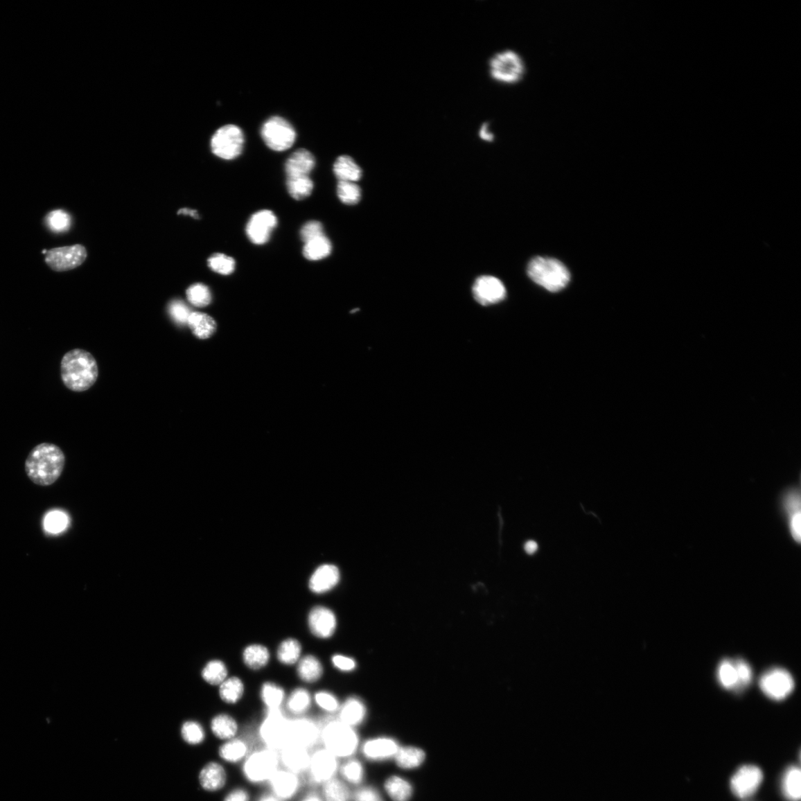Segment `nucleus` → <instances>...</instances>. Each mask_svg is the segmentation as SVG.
Listing matches in <instances>:
<instances>
[{"label": "nucleus", "instance_id": "nucleus-1", "mask_svg": "<svg viewBox=\"0 0 801 801\" xmlns=\"http://www.w3.org/2000/svg\"><path fill=\"white\" fill-rule=\"evenodd\" d=\"M65 465L66 457L61 448L54 444L42 443L30 451L25 471L37 486L48 487L59 479Z\"/></svg>", "mask_w": 801, "mask_h": 801}, {"label": "nucleus", "instance_id": "nucleus-2", "mask_svg": "<svg viewBox=\"0 0 801 801\" xmlns=\"http://www.w3.org/2000/svg\"><path fill=\"white\" fill-rule=\"evenodd\" d=\"M61 377L67 388L75 392H83L96 382L98 366L96 358L89 352L75 349L63 356L60 366Z\"/></svg>", "mask_w": 801, "mask_h": 801}, {"label": "nucleus", "instance_id": "nucleus-3", "mask_svg": "<svg viewBox=\"0 0 801 801\" xmlns=\"http://www.w3.org/2000/svg\"><path fill=\"white\" fill-rule=\"evenodd\" d=\"M324 749L335 757L349 759L356 752L360 739L353 727L340 721H333L323 727L320 733Z\"/></svg>", "mask_w": 801, "mask_h": 801}, {"label": "nucleus", "instance_id": "nucleus-4", "mask_svg": "<svg viewBox=\"0 0 801 801\" xmlns=\"http://www.w3.org/2000/svg\"><path fill=\"white\" fill-rule=\"evenodd\" d=\"M529 276L538 285L552 292L563 290L570 281V272L554 258L536 257L528 267Z\"/></svg>", "mask_w": 801, "mask_h": 801}, {"label": "nucleus", "instance_id": "nucleus-5", "mask_svg": "<svg viewBox=\"0 0 801 801\" xmlns=\"http://www.w3.org/2000/svg\"><path fill=\"white\" fill-rule=\"evenodd\" d=\"M279 752L265 747L249 754L246 757L242 773L249 783L261 784L268 783L279 769Z\"/></svg>", "mask_w": 801, "mask_h": 801}, {"label": "nucleus", "instance_id": "nucleus-6", "mask_svg": "<svg viewBox=\"0 0 801 801\" xmlns=\"http://www.w3.org/2000/svg\"><path fill=\"white\" fill-rule=\"evenodd\" d=\"M488 70L494 81L512 85L523 79L525 65L518 52L507 49L496 53L489 59Z\"/></svg>", "mask_w": 801, "mask_h": 801}, {"label": "nucleus", "instance_id": "nucleus-7", "mask_svg": "<svg viewBox=\"0 0 801 801\" xmlns=\"http://www.w3.org/2000/svg\"><path fill=\"white\" fill-rule=\"evenodd\" d=\"M290 720L281 709L267 710L265 721L259 730L260 736L266 747L280 752L289 744Z\"/></svg>", "mask_w": 801, "mask_h": 801}, {"label": "nucleus", "instance_id": "nucleus-8", "mask_svg": "<svg viewBox=\"0 0 801 801\" xmlns=\"http://www.w3.org/2000/svg\"><path fill=\"white\" fill-rule=\"evenodd\" d=\"M245 136L236 125H226L220 128L211 140V149L221 159L234 160L243 152Z\"/></svg>", "mask_w": 801, "mask_h": 801}, {"label": "nucleus", "instance_id": "nucleus-9", "mask_svg": "<svg viewBox=\"0 0 801 801\" xmlns=\"http://www.w3.org/2000/svg\"><path fill=\"white\" fill-rule=\"evenodd\" d=\"M779 509L786 525L790 538L797 545L801 543V497L800 486H790L780 495Z\"/></svg>", "mask_w": 801, "mask_h": 801}, {"label": "nucleus", "instance_id": "nucleus-10", "mask_svg": "<svg viewBox=\"0 0 801 801\" xmlns=\"http://www.w3.org/2000/svg\"><path fill=\"white\" fill-rule=\"evenodd\" d=\"M262 139L273 151L283 152L292 146L297 139V132L286 119L275 116L263 124Z\"/></svg>", "mask_w": 801, "mask_h": 801}, {"label": "nucleus", "instance_id": "nucleus-11", "mask_svg": "<svg viewBox=\"0 0 801 801\" xmlns=\"http://www.w3.org/2000/svg\"><path fill=\"white\" fill-rule=\"evenodd\" d=\"M759 685L766 697L776 701L786 699L795 689V680L791 674L782 668L766 671Z\"/></svg>", "mask_w": 801, "mask_h": 801}, {"label": "nucleus", "instance_id": "nucleus-12", "mask_svg": "<svg viewBox=\"0 0 801 801\" xmlns=\"http://www.w3.org/2000/svg\"><path fill=\"white\" fill-rule=\"evenodd\" d=\"M339 758L322 748L311 754L308 772L315 784H324L335 777L340 771Z\"/></svg>", "mask_w": 801, "mask_h": 801}, {"label": "nucleus", "instance_id": "nucleus-13", "mask_svg": "<svg viewBox=\"0 0 801 801\" xmlns=\"http://www.w3.org/2000/svg\"><path fill=\"white\" fill-rule=\"evenodd\" d=\"M87 258L86 248L76 245L49 250L45 260L51 270L64 272L78 267Z\"/></svg>", "mask_w": 801, "mask_h": 801}, {"label": "nucleus", "instance_id": "nucleus-14", "mask_svg": "<svg viewBox=\"0 0 801 801\" xmlns=\"http://www.w3.org/2000/svg\"><path fill=\"white\" fill-rule=\"evenodd\" d=\"M278 225V218L270 210L263 209L253 214L246 227V234L252 244L263 245L269 241Z\"/></svg>", "mask_w": 801, "mask_h": 801}, {"label": "nucleus", "instance_id": "nucleus-15", "mask_svg": "<svg viewBox=\"0 0 801 801\" xmlns=\"http://www.w3.org/2000/svg\"><path fill=\"white\" fill-rule=\"evenodd\" d=\"M764 779L762 769L756 766H741L732 776L730 786L732 793L740 798L753 795L760 787Z\"/></svg>", "mask_w": 801, "mask_h": 801}, {"label": "nucleus", "instance_id": "nucleus-16", "mask_svg": "<svg viewBox=\"0 0 801 801\" xmlns=\"http://www.w3.org/2000/svg\"><path fill=\"white\" fill-rule=\"evenodd\" d=\"M473 297L483 306L498 303L506 297V289L503 283L493 276H484L478 278L473 286Z\"/></svg>", "mask_w": 801, "mask_h": 801}, {"label": "nucleus", "instance_id": "nucleus-17", "mask_svg": "<svg viewBox=\"0 0 801 801\" xmlns=\"http://www.w3.org/2000/svg\"><path fill=\"white\" fill-rule=\"evenodd\" d=\"M321 730L317 724L310 719L290 720L289 744H294L310 750L320 740Z\"/></svg>", "mask_w": 801, "mask_h": 801}, {"label": "nucleus", "instance_id": "nucleus-18", "mask_svg": "<svg viewBox=\"0 0 801 801\" xmlns=\"http://www.w3.org/2000/svg\"><path fill=\"white\" fill-rule=\"evenodd\" d=\"M272 794L282 801L292 799L301 788L299 775L279 768L268 782Z\"/></svg>", "mask_w": 801, "mask_h": 801}, {"label": "nucleus", "instance_id": "nucleus-19", "mask_svg": "<svg viewBox=\"0 0 801 801\" xmlns=\"http://www.w3.org/2000/svg\"><path fill=\"white\" fill-rule=\"evenodd\" d=\"M308 625L311 633L320 639L331 637L336 630L337 619L333 611L324 606H316L308 616Z\"/></svg>", "mask_w": 801, "mask_h": 801}, {"label": "nucleus", "instance_id": "nucleus-20", "mask_svg": "<svg viewBox=\"0 0 801 801\" xmlns=\"http://www.w3.org/2000/svg\"><path fill=\"white\" fill-rule=\"evenodd\" d=\"M279 752L280 764L284 769L299 775L308 772L311 757L309 750L300 746L288 744Z\"/></svg>", "mask_w": 801, "mask_h": 801}, {"label": "nucleus", "instance_id": "nucleus-21", "mask_svg": "<svg viewBox=\"0 0 801 801\" xmlns=\"http://www.w3.org/2000/svg\"><path fill=\"white\" fill-rule=\"evenodd\" d=\"M362 748V754L367 760L380 762L394 758L400 746L389 737H378L367 741Z\"/></svg>", "mask_w": 801, "mask_h": 801}, {"label": "nucleus", "instance_id": "nucleus-22", "mask_svg": "<svg viewBox=\"0 0 801 801\" xmlns=\"http://www.w3.org/2000/svg\"><path fill=\"white\" fill-rule=\"evenodd\" d=\"M340 574L339 568L333 565H324L319 567L312 575L310 579L309 587L315 594H324L330 592L339 583Z\"/></svg>", "mask_w": 801, "mask_h": 801}, {"label": "nucleus", "instance_id": "nucleus-23", "mask_svg": "<svg viewBox=\"0 0 801 801\" xmlns=\"http://www.w3.org/2000/svg\"><path fill=\"white\" fill-rule=\"evenodd\" d=\"M315 166V159L313 155L305 149L298 150L287 160L285 164L287 177L309 176Z\"/></svg>", "mask_w": 801, "mask_h": 801}, {"label": "nucleus", "instance_id": "nucleus-24", "mask_svg": "<svg viewBox=\"0 0 801 801\" xmlns=\"http://www.w3.org/2000/svg\"><path fill=\"white\" fill-rule=\"evenodd\" d=\"M227 779L225 768L216 762L208 763L199 774L200 784L208 792H216L222 789Z\"/></svg>", "mask_w": 801, "mask_h": 801}, {"label": "nucleus", "instance_id": "nucleus-25", "mask_svg": "<svg viewBox=\"0 0 801 801\" xmlns=\"http://www.w3.org/2000/svg\"><path fill=\"white\" fill-rule=\"evenodd\" d=\"M333 172L339 182L356 183L362 177V168L349 155H341L337 158Z\"/></svg>", "mask_w": 801, "mask_h": 801}, {"label": "nucleus", "instance_id": "nucleus-26", "mask_svg": "<svg viewBox=\"0 0 801 801\" xmlns=\"http://www.w3.org/2000/svg\"><path fill=\"white\" fill-rule=\"evenodd\" d=\"M187 324L195 336L199 340H207L217 331V323L210 315L193 312L189 315Z\"/></svg>", "mask_w": 801, "mask_h": 801}, {"label": "nucleus", "instance_id": "nucleus-27", "mask_svg": "<svg viewBox=\"0 0 801 801\" xmlns=\"http://www.w3.org/2000/svg\"><path fill=\"white\" fill-rule=\"evenodd\" d=\"M782 791L788 801H800L801 798V772L799 767H789L782 779Z\"/></svg>", "mask_w": 801, "mask_h": 801}, {"label": "nucleus", "instance_id": "nucleus-28", "mask_svg": "<svg viewBox=\"0 0 801 801\" xmlns=\"http://www.w3.org/2000/svg\"><path fill=\"white\" fill-rule=\"evenodd\" d=\"M249 754L248 744L244 740L236 739V737L226 741L219 748L220 758L230 764H237L245 760Z\"/></svg>", "mask_w": 801, "mask_h": 801}, {"label": "nucleus", "instance_id": "nucleus-29", "mask_svg": "<svg viewBox=\"0 0 801 801\" xmlns=\"http://www.w3.org/2000/svg\"><path fill=\"white\" fill-rule=\"evenodd\" d=\"M365 715L366 709L363 703L357 698H350L340 709L339 721L354 728L363 722Z\"/></svg>", "mask_w": 801, "mask_h": 801}, {"label": "nucleus", "instance_id": "nucleus-30", "mask_svg": "<svg viewBox=\"0 0 801 801\" xmlns=\"http://www.w3.org/2000/svg\"><path fill=\"white\" fill-rule=\"evenodd\" d=\"M426 758L425 752L414 746L400 747L394 760L397 766L403 769H414L423 765Z\"/></svg>", "mask_w": 801, "mask_h": 801}, {"label": "nucleus", "instance_id": "nucleus-31", "mask_svg": "<svg viewBox=\"0 0 801 801\" xmlns=\"http://www.w3.org/2000/svg\"><path fill=\"white\" fill-rule=\"evenodd\" d=\"M211 730L218 739L228 741L234 739L238 731V725L233 716L220 714L211 721Z\"/></svg>", "mask_w": 801, "mask_h": 801}, {"label": "nucleus", "instance_id": "nucleus-32", "mask_svg": "<svg viewBox=\"0 0 801 801\" xmlns=\"http://www.w3.org/2000/svg\"><path fill=\"white\" fill-rule=\"evenodd\" d=\"M332 249L331 241L324 235L304 243L303 255L309 261H317L328 257Z\"/></svg>", "mask_w": 801, "mask_h": 801}, {"label": "nucleus", "instance_id": "nucleus-33", "mask_svg": "<svg viewBox=\"0 0 801 801\" xmlns=\"http://www.w3.org/2000/svg\"><path fill=\"white\" fill-rule=\"evenodd\" d=\"M387 793L394 801H409L414 794V788L406 779L391 776L385 784Z\"/></svg>", "mask_w": 801, "mask_h": 801}, {"label": "nucleus", "instance_id": "nucleus-34", "mask_svg": "<svg viewBox=\"0 0 801 801\" xmlns=\"http://www.w3.org/2000/svg\"><path fill=\"white\" fill-rule=\"evenodd\" d=\"M323 671L322 662L313 655L304 656L299 661L298 676L303 682L312 683L318 681L322 677Z\"/></svg>", "mask_w": 801, "mask_h": 801}, {"label": "nucleus", "instance_id": "nucleus-35", "mask_svg": "<svg viewBox=\"0 0 801 801\" xmlns=\"http://www.w3.org/2000/svg\"><path fill=\"white\" fill-rule=\"evenodd\" d=\"M270 659L269 649L261 644H252L245 648L243 660L245 665L252 670H259L265 667Z\"/></svg>", "mask_w": 801, "mask_h": 801}, {"label": "nucleus", "instance_id": "nucleus-36", "mask_svg": "<svg viewBox=\"0 0 801 801\" xmlns=\"http://www.w3.org/2000/svg\"><path fill=\"white\" fill-rule=\"evenodd\" d=\"M718 679L725 689L739 692V676L734 660L725 659L719 664Z\"/></svg>", "mask_w": 801, "mask_h": 801}, {"label": "nucleus", "instance_id": "nucleus-37", "mask_svg": "<svg viewBox=\"0 0 801 801\" xmlns=\"http://www.w3.org/2000/svg\"><path fill=\"white\" fill-rule=\"evenodd\" d=\"M244 693V683L238 677L227 678L220 685V698L227 703H236L243 697Z\"/></svg>", "mask_w": 801, "mask_h": 801}, {"label": "nucleus", "instance_id": "nucleus-38", "mask_svg": "<svg viewBox=\"0 0 801 801\" xmlns=\"http://www.w3.org/2000/svg\"><path fill=\"white\" fill-rule=\"evenodd\" d=\"M301 650V645L297 639L284 640L281 642L277 651L278 660L283 665H294L299 661Z\"/></svg>", "mask_w": 801, "mask_h": 801}, {"label": "nucleus", "instance_id": "nucleus-39", "mask_svg": "<svg viewBox=\"0 0 801 801\" xmlns=\"http://www.w3.org/2000/svg\"><path fill=\"white\" fill-rule=\"evenodd\" d=\"M322 798L324 801H351L352 794L347 786L335 777L323 784Z\"/></svg>", "mask_w": 801, "mask_h": 801}, {"label": "nucleus", "instance_id": "nucleus-40", "mask_svg": "<svg viewBox=\"0 0 801 801\" xmlns=\"http://www.w3.org/2000/svg\"><path fill=\"white\" fill-rule=\"evenodd\" d=\"M287 188L292 198L302 200L310 196L314 184L309 176L287 177Z\"/></svg>", "mask_w": 801, "mask_h": 801}, {"label": "nucleus", "instance_id": "nucleus-41", "mask_svg": "<svg viewBox=\"0 0 801 801\" xmlns=\"http://www.w3.org/2000/svg\"><path fill=\"white\" fill-rule=\"evenodd\" d=\"M347 783L360 785L364 778V768L361 762L354 758H349L340 767L339 771Z\"/></svg>", "mask_w": 801, "mask_h": 801}, {"label": "nucleus", "instance_id": "nucleus-42", "mask_svg": "<svg viewBox=\"0 0 801 801\" xmlns=\"http://www.w3.org/2000/svg\"><path fill=\"white\" fill-rule=\"evenodd\" d=\"M228 670L225 663L218 660L209 661L202 671V678L209 684L220 686L227 678Z\"/></svg>", "mask_w": 801, "mask_h": 801}, {"label": "nucleus", "instance_id": "nucleus-43", "mask_svg": "<svg viewBox=\"0 0 801 801\" xmlns=\"http://www.w3.org/2000/svg\"><path fill=\"white\" fill-rule=\"evenodd\" d=\"M261 694L267 710L280 709L285 697L283 689L279 685L270 682L263 685Z\"/></svg>", "mask_w": 801, "mask_h": 801}, {"label": "nucleus", "instance_id": "nucleus-44", "mask_svg": "<svg viewBox=\"0 0 801 801\" xmlns=\"http://www.w3.org/2000/svg\"><path fill=\"white\" fill-rule=\"evenodd\" d=\"M311 696L308 690L302 688L294 690L287 702L288 710L292 714L299 715L307 712L310 707Z\"/></svg>", "mask_w": 801, "mask_h": 801}, {"label": "nucleus", "instance_id": "nucleus-45", "mask_svg": "<svg viewBox=\"0 0 801 801\" xmlns=\"http://www.w3.org/2000/svg\"><path fill=\"white\" fill-rule=\"evenodd\" d=\"M47 227L56 234L65 233L71 226V218L64 210L52 211L45 218Z\"/></svg>", "mask_w": 801, "mask_h": 801}, {"label": "nucleus", "instance_id": "nucleus-46", "mask_svg": "<svg viewBox=\"0 0 801 801\" xmlns=\"http://www.w3.org/2000/svg\"><path fill=\"white\" fill-rule=\"evenodd\" d=\"M186 293L188 301L195 307L205 308L212 302V293L205 284L195 283L187 289Z\"/></svg>", "mask_w": 801, "mask_h": 801}, {"label": "nucleus", "instance_id": "nucleus-47", "mask_svg": "<svg viewBox=\"0 0 801 801\" xmlns=\"http://www.w3.org/2000/svg\"><path fill=\"white\" fill-rule=\"evenodd\" d=\"M337 195L343 204L353 206L360 202L362 191L356 183L339 182L337 185Z\"/></svg>", "mask_w": 801, "mask_h": 801}, {"label": "nucleus", "instance_id": "nucleus-48", "mask_svg": "<svg viewBox=\"0 0 801 801\" xmlns=\"http://www.w3.org/2000/svg\"><path fill=\"white\" fill-rule=\"evenodd\" d=\"M208 266L220 275L229 276L236 270V261L222 253H215L208 259Z\"/></svg>", "mask_w": 801, "mask_h": 801}, {"label": "nucleus", "instance_id": "nucleus-49", "mask_svg": "<svg viewBox=\"0 0 801 801\" xmlns=\"http://www.w3.org/2000/svg\"><path fill=\"white\" fill-rule=\"evenodd\" d=\"M182 736L187 743L197 745L204 741L205 732L200 723L195 721H187L182 727Z\"/></svg>", "mask_w": 801, "mask_h": 801}, {"label": "nucleus", "instance_id": "nucleus-50", "mask_svg": "<svg viewBox=\"0 0 801 801\" xmlns=\"http://www.w3.org/2000/svg\"><path fill=\"white\" fill-rule=\"evenodd\" d=\"M68 523L65 513L53 511L48 514L45 520V527L51 533H60L67 528Z\"/></svg>", "mask_w": 801, "mask_h": 801}, {"label": "nucleus", "instance_id": "nucleus-51", "mask_svg": "<svg viewBox=\"0 0 801 801\" xmlns=\"http://www.w3.org/2000/svg\"><path fill=\"white\" fill-rule=\"evenodd\" d=\"M315 703L321 709L328 712H335L340 709L338 700L328 692L321 691L315 694Z\"/></svg>", "mask_w": 801, "mask_h": 801}, {"label": "nucleus", "instance_id": "nucleus-52", "mask_svg": "<svg viewBox=\"0 0 801 801\" xmlns=\"http://www.w3.org/2000/svg\"><path fill=\"white\" fill-rule=\"evenodd\" d=\"M735 665L739 676V692L750 686L752 681L753 672L751 667L743 659H735Z\"/></svg>", "mask_w": 801, "mask_h": 801}, {"label": "nucleus", "instance_id": "nucleus-53", "mask_svg": "<svg viewBox=\"0 0 801 801\" xmlns=\"http://www.w3.org/2000/svg\"><path fill=\"white\" fill-rule=\"evenodd\" d=\"M173 319L179 324H187L189 315L192 313L187 306L180 300L173 301L168 308Z\"/></svg>", "mask_w": 801, "mask_h": 801}, {"label": "nucleus", "instance_id": "nucleus-54", "mask_svg": "<svg viewBox=\"0 0 801 801\" xmlns=\"http://www.w3.org/2000/svg\"><path fill=\"white\" fill-rule=\"evenodd\" d=\"M324 235L323 225L317 220H311L306 223L300 231L301 238L304 243Z\"/></svg>", "mask_w": 801, "mask_h": 801}, {"label": "nucleus", "instance_id": "nucleus-55", "mask_svg": "<svg viewBox=\"0 0 801 801\" xmlns=\"http://www.w3.org/2000/svg\"><path fill=\"white\" fill-rule=\"evenodd\" d=\"M353 801H380V794L371 786L362 787L352 794Z\"/></svg>", "mask_w": 801, "mask_h": 801}, {"label": "nucleus", "instance_id": "nucleus-56", "mask_svg": "<svg viewBox=\"0 0 801 801\" xmlns=\"http://www.w3.org/2000/svg\"><path fill=\"white\" fill-rule=\"evenodd\" d=\"M333 666L340 671H351L355 669L356 664L352 658L341 655H335L332 658Z\"/></svg>", "mask_w": 801, "mask_h": 801}, {"label": "nucleus", "instance_id": "nucleus-57", "mask_svg": "<svg viewBox=\"0 0 801 801\" xmlns=\"http://www.w3.org/2000/svg\"><path fill=\"white\" fill-rule=\"evenodd\" d=\"M250 795L244 788H236L231 790L225 798L224 801H249Z\"/></svg>", "mask_w": 801, "mask_h": 801}, {"label": "nucleus", "instance_id": "nucleus-58", "mask_svg": "<svg viewBox=\"0 0 801 801\" xmlns=\"http://www.w3.org/2000/svg\"><path fill=\"white\" fill-rule=\"evenodd\" d=\"M478 135L479 139L483 141L491 143L495 139V134L491 132L490 129V123L488 122H484L482 123L478 132Z\"/></svg>", "mask_w": 801, "mask_h": 801}, {"label": "nucleus", "instance_id": "nucleus-59", "mask_svg": "<svg viewBox=\"0 0 801 801\" xmlns=\"http://www.w3.org/2000/svg\"><path fill=\"white\" fill-rule=\"evenodd\" d=\"M539 549V545L534 540L527 541L524 545V550L527 554L533 555Z\"/></svg>", "mask_w": 801, "mask_h": 801}, {"label": "nucleus", "instance_id": "nucleus-60", "mask_svg": "<svg viewBox=\"0 0 801 801\" xmlns=\"http://www.w3.org/2000/svg\"><path fill=\"white\" fill-rule=\"evenodd\" d=\"M177 215H189L195 219H199V215L197 210L191 209L188 208H183L178 211Z\"/></svg>", "mask_w": 801, "mask_h": 801}, {"label": "nucleus", "instance_id": "nucleus-61", "mask_svg": "<svg viewBox=\"0 0 801 801\" xmlns=\"http://www.w3.org/2000/svg\"><path fill=\"white\" fill-rule=\"evenodd\" d=\"M301 801H324L323 798L315 793H310L305 795Z\"/></svg>", "mask_w": 801, "mask_h": 801}, {"label": "nucleus", "instance_id": "nucleus-62", "mask_svg": "<svg viewBox=\"0 0 801 801\" xmlns=\"http://www.w3.org/2000/svg\"><path fill=\"white\" fill-rule=\"evenodd\" d=\"M258 801H282V800H281L280 799L276 798L275 795H273L272 794H271V795H263L258 800Z\"/></svg>", "mask_w": 801, "mask_h": 801}, {"label": "nucleus", "instance_id": "nucleus-63", "mask_svg": "<svg viewBox=\"0 0 801 801\" xmlns=\"http://www.w3.org/2000/svg\"><path fill=\"white\" fill-rule=\"evenodd\" d=\"M42 252H43V254H46H46H47V252H48V250H47V249H44L43 251H42Z\"/></svg>", "mask_w": 801, "mask_h": 801}, {"label": "nucleus", "instance_id": "nucleus-64", "mask_svg": "<svg viewBox=\"0 0 801 801\" xmlns=\"http://www.w3.org/2000/svg\"><path fill=\"white\" fill-rule=\"evenodd\" d=\"M381 801V800H380Z\"/></svg>", "mask_w": 801, "mask_h": 801}]
</instances>
